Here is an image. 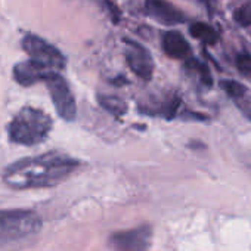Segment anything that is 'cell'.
I'll return each mask as SVG.
<instances>
[{
	"instance_id": "obj_1",
	"label": "cell",
	"mask_w": 251,
	"mask_h": 251,
	"mask_svg": "<svg viewBox=\"0 0 251 251\" xmlns=\"http://www.w3.org/2000/svg\"><path fill=\"white\" fill-rule=\"evenodd\" d=\"M80 163L61 152H48L31 158H23L9 164L2 179L12 189H42L59 185L71 176Z\"/></svg>"
},
{
	"instance_id": "obj_2",
	"label": "cell",
	"mask_w": 251,
	"mask_h": 251,
	"mask_svg": "<svg viewBox=\"0 0 251 251\" xmlns=\"http://www.w3.org/2000/svg\"><path fill=\"white\" fill-rule=\"evenodd\" d=\"M52 130V118L39 108L24 106L8 126V135L14 144L34 147L45 142Z\"/></svg>"
},
{
	"instance_id": "obj_3",
	"label": "cell",
	"mask_w": 251,
	"mask_h": 251,
	"mask_svg": "<svg viewBox=\"0 0 251 251\" xmlns=\"http://www.w3.org/2000/svg\"><path fill=\"white\" fill-rule=\"evenodd\" d=\"M42 226V217L33 210H0V247L33 236Z\"/></svg>"
},
{
	"instance_id": "obj_4",
	"label": "cell",
	"mask_w": 251,
	"mask_h": 251,
	"mask_svg": "<svg viewBox=\"0 0 251 251\" xmlns=\"http://www.w3.org/2000/svg\"><path fill=\"white\" fill-rule=\"evenodd\" d=\"M23 49L28 53L31 61L37 62L46 70L58 73L59 70L65 68L67 59L64 53L36 34H27L23 39Z\"/></svg>"
},
{
	"instance_id": "obj_5",
	"label": "cell",
	"mask_w": 251,
	"mask_h": 251,
	"mask_svg": "<svg viewBox=\"0 0 251 251\" xmlns=\"http://www.w3.org/2000/svg\"><path fill=\"white\" fill-rule=\"evenodd\" d=\"M43 83H46L58 115L62 117L65 121H73L77 115V105L67 80L59 73L50 71Z\"/></svg>"
},
{
	"instance_id": "obj_6",
	"label": "cell",
	"mask_w": 251,
	"mask_h": 251,
	"mask_svg": "<svg viewBox=\"0 0 251 251\" xmlns=\"http://www.w3.org/2000/svg\"><path fill=\"white\" fill-rule=\"evenodd\" d=\"M151 241L152 229L150 226L115 232L109 238V244L115 251H148Z\"/></svg>"
},
{
	"instance_id": "obj_7",
	"label": "cell",
	"mask_w": 251,
	"mask_h": 251,
	"mask_svg": "<svg viewBox=\"0 0 251 251\" xmlns=\"http://www.w3.org/2000/svg\"><path fill=\"white\" fill-rule=\"evenodd\" d=\"M126 61L130 70L142 80H151L154 74V59L147 48L142 45L126 40Z\"/></svg>"
},
{
	"instance_id": "obj_8",
	"label": "cell",
	"mask_w": 251,
	"mask_h": 251,
	"mask_svg": "<svg viewBox=\"0 0 251 251\" xmlns=\"http://www.w3.org/2000/svg\"><path fill=\"white\" fill-rule=\"evenodd\" d=\"M145 14L163 25H177L186 21L185 14L167 0H147Z\"/></svg>"
},
{
	"instance_id": "obj_9",
	"label": "cell",
	"mask_w": 251,
	"mask_h": 251,
	"mask_svg": "<svg viewBox=\"0 0 251 251\" xmlns=\"http://www.w3.org/2000/svg\"><path fill=\"white\" fill-rule=\"evenodd\" d=\"M49 73L50 70H46L31 59L20 62L14 67V78L21 86H33L39 81H43Z\"/></svg>"
},
{
	"instance_id": "obj_10",
	"label": "cell",
	"mask_w": 251,
	"mask_h": 251,
	"mask_svg": "<svg viewBox=\"0 0 251 251\" xmlns=\"http://www.w3.org/2000/svg\"><path fill=\"white\" fill-rule=\"evenodd\" d=\"M163 50L169 58L173 59H189L192 49L188 43V40L179 33V31H167L163 36Z\"/></svg>"
},
{
	"instance_id": "obj_11",
	"label": "cell",
	"mask_w": 251,
	"mask_h": 251,
	"mask_svg": "<svg viewBox=\"0 0 251 251\" xmlns=\"http://www.w3.org/2000/svg\"><path fill=\"white\" fill-rule=\"evenodd\" d=\"M189 33L194 39L205 45H216V42L219 40V33L205 23H192L189 25Z\"/></svg>"
},
{
	"instance_id": "obj_12",
	"label": "cell",
	"mask_w": 251,
	"mask_h": 251,
	"mask_svg": "<svg viewBox=\"0 0 251 251\" xmlns=\"http://www.w3.org/2000/svg\"><path fill=\"white\" fill-rule=\"evenodd\" d=\"M186 68H188L189 71L195 73V74L198 75V78H200V81H201L202 84H205V86H208V87L213 84V78H211L210 70H208V67H207V65H204L202 62H200V61H197V59L189 58V59H186Z\"/></svg>"
},
{
	"instance_id": "obj_13",
	"label": "cell",
	"mask_w": 251,
	"mask_h": 251,
	"mask_svg": "<svg viewBox=\"0 0 251 251\" xmlns=\"http://www.w3.org/2000/svg\"><path fill=\"white\" fill-rule=\"evenodd\" d=\"M99 103L108 112H111L114 115H123L126 111H127V106H126V103L120 98H115V96H103V95H100L99 96Z\"/></svg>"
},
{
	"instance_id": "obj_14",
	"label": "cell",
	"mask_w": 251,
	"mask_h": 251,
	"mask_svg": "<svg viewBox=\"0 0 251 251\" xmlns=\"http://www.w3.org/2000/svg\"><path fill=\"white\" fill-rule=\"evenodd\" d=\"M220 86H222V89H223L233 100H236V99L242 98L244 95H247V87L242 86V84L238 83V81H233V80H222V81H220Z\"/></svg>"
},
{
	"instance_id": "obj_15",
	"label": "cell",
	"mask_w": 251,
	"mask_h": 251,
	"mask_svg": "<svg viewBox=\"0 0 251 251\" xmlns=\"http://www.w3.org/2000/svg\"><path fill=\"white\" fill-rule=\"evenodd\" d=\"M235 65L239 74L251 81V55L248 52H239L235 58Z\"/></svg>"
},
{
	"instance_id": "obj_16",
	"label": "cell",
	"mask_w": 251,
	"mask_h": 251,
	"mask_svg": "<svg viewBox=\"0 0 251 251\" xmlns=\"http://www.w3.org/2000/svg\"><path fill=\"white\" fill-rule=\"evenodd\" d=\"M235 21L242 25V27H250L251 25V0L245 2L242 6H239L235 12H233Z\"/></svg>"
},
{
	"instance_id": "obj_17",
	"label": "cell",
	"mask_w": 251,
	"mask_h": 251,
	"mask_svg": "<svg viewBox=\"0 0 251 251\" xmlns=\"http://www.w3.org/2000/svg\"><path fill=\"white\" fill-rule=\"evenodd\" d=\"M235 105L244 114V117H247L251 121V96L250 95H244L242 98L235 100Z\"/></svg>"
},
{
	"instance_id": "obj_18",
	"label": "cell",
	"mask_w": 251,
	"mask_h": 251,
	"mask_svg": "<svg viewBox=\"0 0 251 251\" xmlns=\"http://www.w3.org/2000/svg\"><path fill=\"white\" fill-rule=\"evenodd\" d=\"M198 2H201V3L205 6V9H207L210 14H213V12L216 11V6H217V0H198Z\"/></svg>"
}]
</instances>
